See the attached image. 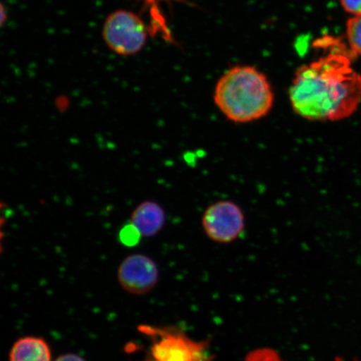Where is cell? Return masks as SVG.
<instances>
[{
  "label": "cell",
  "mask_w": 361,
  "mask_h": 361,
  "mask_svg": "<svg viewBox=\"0 0 361 361\" xmlns=\"http://www.w3.org/2000/svg\"><path fill=\"white\" fill-rule=\"evenodd\" d=\"M214 102L230 121L250 123L269 114L274 92L267 78L255 68L236 66L216 83Z\"/></svg>",
  "instance_id": "2"
},
{
  "label": "cell",
  "mask_w": 361,
  "mask_h": 361,
  "mask_svg": "<svg viewBox=\"0 0 361 361\" xmlns=\"http://www.w3.org/2000/svg\"><path fill=\"white\" fill-rule=\"evenodd\" d=\"M138 331L150 340L143 361H212L207 341L192 340L183 329L141 324Z\"/></svg>",
  "instance_id": "3"
},
{
  "label": "cell",
  "mask_w": 361,
  "mask_h": 361,
  "mask_svg": "<svg viewBox=\"0 0 361 361\" xmlns=\"http://www.w3.org/2000/svg\"><path fill=\"white\" fill-rule=\"evenodd\" d=\"M349 48L356 56H361V15L350 18L346 24Z\"/></svg>",
  "instance_id": "10"
},
{
  "label": "cell",
  "mask_w": 361,
  "mask_h": 361,
  "mask_svg": "<svg viewBox=\"0 0 361 361\" xmlns=\"http://www.w3.org/2000/svg\"><path fill=\"white\" fill-rule=\"evenodd\" d=\"M342 8L351 15H361V0H341Z\"/></svg>",
  "instance_id": "13"
},
{
  "label": "cell",
  "mask_w": 361,
  "mask_h": 361,
  "mask_svg": "<svg viewBox=\"0 0 361 361\" xmlns=\"http://www.w3.org/2000/svg\"><path fill=\"white\" fill-rule=\"evenodd\" d=\"M54 361H87L82 356L75 353L63 354Z\"/></svg>",
  "instance_id": "14"
},
{
  "label": "cell",
  "mask_w": 361,
  "mask_h": 361,
  "mask_svg": "<svg viewBox=\"0 0 361 361\" xmlns=\"http://www.w3.org/2000/svg\"><path fill=\"white\" fill-rule=\"evenodd\" d=\"M8 361H52L51 347L42 337H21L13 343Z\"/></svg>",
  "instance_id": "8"
},
{
  "label": "cell",
  "mask_w": 361,
  "mask_h": 361,
  "mask_svg": "<svg viewBox=\"0 0 361 361\" xmlns=\"http://www.w3.org/2000/svg\"><path fill=\"white\" fill-rule=\"evenodd\" d=\"M117 279L126 292L133 295H145L157 286L159 269L150 257L135 254L121 262L117 269Z\"/></svg>",
  "instance_id": "6"
},
{
  "label": "cell",
  "mask_w": 361,
  "mask_h": 361,
  "mask_svg": "<svg viewBox=\"0 0 361 361\" xmlns=\"http://www.w3.org/2000/svg\"><path fill=\"white\" fill-rule=\"evenodd\" d=\"M142 237L137 228L130 222L124 225L119 232L120 241L126 247L137 245Z\"/></svg>",
  "instance_id": "11"
},
{
  "label": "cell",
  "mask_w": 361,
  "mask_h": 361,
  "mask_svg": "<svg viewBox=\"0 0 361 361\" xmlns=\"http://www.w3.org/2000/svg\"><path fill=\"white\" fill-rule=\"evenodd\" d=\"M151 28L137 13L117 10L106 17L102 38L108 49L121 56L137 55L145 48Z\"/></svg>",
  "instance_id": "4"
},
{
  "label": "cell",
  "mask_w": 361,
  "mask_h": 361,
  "mask_svg": "<svg viewBox=\"0 0 361 361\" xmlns=\"http://www.w3.org/2000/svg\"><path fill=\"white\" fill-rule=\"evenodd\" d=\"M143 1L150 10L152 34H157L158 31H161L164 39L168 42H171L173 38H171L170 31L166 25L165 18L158 8V4L162 1L169 2V0H143Z\"/></svg>",
  "instance_id": "9"
},
{
  "label": "cell",
  "mask_w": 361,
  "mask_h": 361,
  "mask_svg": "<svg viewBox=\"0 0 361 361\" xmlns=\"http://www.w3.org/2000/svg\"><path fill=\"white\" fill-rule=\"evenodd\" d=\"M202 225L211 240L229 243L235 241L245 231V214L235 202L219 201L205 210Z\"/></svg>",
  "instance_id": "5"
},
{
  "label": "cell",
  "mask_w": 361,
  "mask_h": 361,
  "mask_svg": "<svg viewBox=\"0 0 361 361\" xmlns=\"http://www.w3.org/2000/svg\"><path fill=\"white\" fill-rule=\"evenodd\" d=\"M130 222L137 228L142 237L151 238L160 233L166 223V213L161 205L145 201L133 212Z\"/></svg>",
  "instance_id": "7"
},
{
  "label": "cell",
  "mask_w": 361,
  "mask_h": 361,
  "mask_svg": "<svg viewBox=\"0 0 361 361\" xmlns=\"http://www.w3.org/2000/svg\"><path fill=\"white\" fill-rule=\"evenodd\" d=\"M247 361H282L281 357L271 350H259L247 356Z\"/></svg>",
  "instance_id": "12"
},
{
  "label": "cell",
  "mask_w": 361,
  "mask_h": 361,
  "mask_svg": "<svg viewBox=\"0 0 361 361\" xmlns=\"http://www.w3.org/2000/svg\"><path fill=\"white\" fill-rule=\"evenodd\" d=\"M327 53L295 72L290 88L293 111L311 121L348 118L361 102V75L352 67L356 56L340 40L324 39Z\"/></svg>",
  "instance_id": "1"
}]
</instances>
